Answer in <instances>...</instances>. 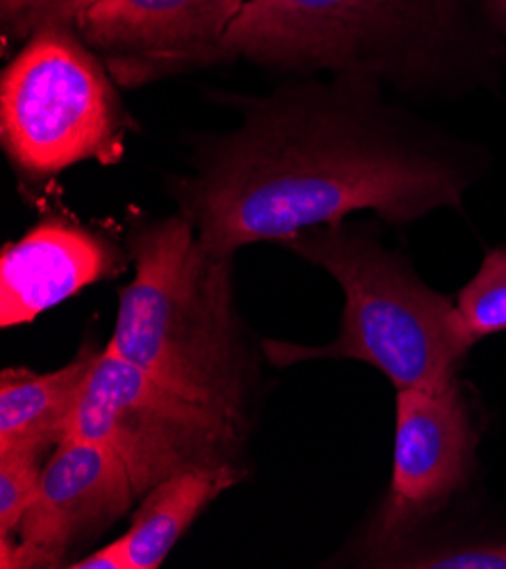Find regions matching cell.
<instances>
[{"label": "cell", "instance_id": "1", "mask_svg": "<svg viewBox=\"0 0 506 569\" xmlns=\"http://www.w3.org/2000/svg\"><path fill=\"white\" fill-rule=\"evenodd\" d=\"M384 91L353 76L289 78L259 96L214 91L239 123L196 134L189 170L168 182V193L220 257L361 211L386 224L464 211L486 152Z\"/></svg>", "mask_w": 506, "mask_h": 569}, {"label": "cell", "instance_id": "2", "mask_svg": "<svg viewBox=\"0 0 506 569\" xmlns=\"http://www.w3.org/2000/svg\"><path fill=\"white\" fill-rule=\"evenodd\" d=\"M353 76L407 98L466 93L504 64L482 0H250L209 67Z\"/></svg>", "mask_w": 506, "mask_h": 569}, {"label": "cell", "instance_id": "3", "mask_svg": "<svg viewBox=\"0 0 506 569\" xmlns=\"http://www.w3.org/2000/svg\"><path fill=\"white\" fill-rule=\"evenodd\" d=\"M135 277L119 291L117 355L250 436L259 363L235 293V257L214 254L180 213L130 222Z\"/></svg>", "mask_w": 506, "mask_h": 569}, {"label": "cell", "instance_id": "4", "mask_svg": "<svg viewBox=\"0 0 506 569\" xmlns=\"http://www.w3.org/2000/svg\"><path fill=\"white\" fill-rule=\"evenodd\" d=\"M339 283L341 327L325 346L264 340V357L289 368L314 359H353L379 370L396 390L453 383L477 346L457 302L429 289L409 259L388 250L370 224L341 220L309 227L279 243Z\"/></svg>", "mask_w": 506, "mask_h": 569}, {"label": "cell", "instance_id": "5", "mask_svg": "<svg viewBox=\"0 0 506 569\" xmlns=\"http://www.w3.org/2000/svg\"><path fill=\"white\" fill-rule=\"evenodd\" d=\"M117 84L76 28L21 43L0 76V143L17 173L43 182L85 161L121 163L130 119Z\"/></svg>", "mask_w": 506, "mask_h": 569}, {"label": "cell", "instance_id": "6", "mask_svg": "<svg viewBox=\"0 0 506 569\" xmlns=\"http://www.w3.org/2000/svg\"><path fill=\"white\" fill-rule=\"evenodd\" d=\"M73 438L107 449L137 497L191 468L244 466L248 436L102 348L69 422Z\"/></svg>", "mask_w": 506, "mask_h": 569}, {"label": "cell", "instance_id": "7", "mask_svg": "<svg viewBox=\"0 0 506 569\" xmlns=\"http://www.w3.org/2000/svg\"><path fill=\"white\" fill-rule=\"evenodd\" d=\"M477 429L464 386L396 390V442L386 497L366 529L364 562L384 567L470 481Z\"/></svg>", "mask_w": 506, "mask_h": 569}, {"label": "cell", "instance_id": "8", "mask_svg": "<svg viewBox=\"0 0 506 569\" xmlns=\"http://www.w3.org/2000/svg\"><path fill=\"white\" fill-rule=\"evenodd\" d=\"M139 501L126 468L93 442L67 436L48 457L37 497L12 540H0V567H71Z\"/></svg>", "mask_w": 506, "mask_h": 569}, {"label": "cell", "instance_id": "9", "mask_svg": "<svg viewBox=\"0 0 506 569\" xmlns=\"http://www.w3.org/2000/svg\"><path fill=\"white\" fill-rule=\"evenodd\" d=\"M250 0H96L78 32L121 87L209 67Z\"/></svg>", "mask_w": 506, "mask_h": 569}, {"label": "cell", "instance_id": "10", "mask_svg": "<svg viewBox=\"0 0 506 569\" xmlns=\"http://www.w3.org/2000/svg\"><path fill=\"white\" fill-rule=\"evenodd\" d=\"M130 257L76 220L46 216L0 254V327L34 322L93 283L117 277Z\"/></svg>", "mask_w": 506, "mask_h": 569}, {"label": "cell", "instance_id": "11", "mask_svg": "<svg viewBox=\"0 0 506 569\" xmlns=\"http://www.w3.org/2000/svg\"><path fill=\"white\" fill-rule=\"evenodd\" d=\"M102 348L87 343L58 370L0 372V451L26 447L52 453L69 433L80 392Z\"/></svg>", "mask_w": 506, "mask_h": 569}, {"label": "cell", "instance_id": "12", "mask_svg": "<svg viewBox=\"0 0 506 569\" xmlns=\"http://www.w3.org/2000/svg\"><path fill=\"white\" fill-rule=\"evenodd\" d=\"M246 477L244 466L191 468L168 477L139 499L123 542L132 569H157L205 510Z\"/></svg>", "mask_w": 506, "mask_h": 569}, {"label": "cell", "instance_id": "13", "mask_svg": "<svg viewBox=\"0 0 506 569\" xmlns=\"http://www.w3.org/2000/svg\"><path fill=\"white\" fill-rule=\"evenodd\" d=\"M457 307L475 343L506 331V241L484 254L479 270L459 291Z\"/></svg>", "mask_w": 506, "mask_h": 569}, {"label": "cell", "instance_id": "14", "mask_svg": "<svg viewBox=\"0 0 506 569\" xmlns=\"http://www.w3.org/2000/svg\"><path fill=\"white\" fill-rule=\"evenodd\" d=\"M48 457L46 451L26 447L0 451V540L19 536Z\"/></svg>", "mask_w": 506, "mask_h": 569}, {"label": "cell", "instance_id": "15", "mask_svg": "<svg viewBox=\"0 0 506 569\" xmlns=\"http://www.w3.org/2000/svg\"><path fill=\"white\" fill-rule=\"evenodd\" d=\"M384 567L506 569V533L445 545L416 542L398 556H393Z\"/></svg>", "mask_w": 506, "mask_h": 569}, {"label": "cell", "instance_id": "16", "mask_svg": "<svg viewBox=\"0 0 506 569\" xmlns=\"http://www.w3.org/2000/svg\"><path fill=\"white\" fill-rule=\"evenodd\" d=\"M96 0H0V28L8 43H26L50 28H78Z\"/></svg>", "mask_w": 506, "mask_h": 569}, {"label": "cell", "instance_id": "17", "mask_svg": "<svg viewBox=\"0 0 506 569\" xmlns=\"http://www.w3.org/2000/svg\"><path fill=\"white\" fill-rule=\"evenodd\" d=\"M71 569H132L123 538L109 542L71 562Z\"/></svg>", "mask_w": 506, "mask_h": 569}, {"label": "cell", "instance_id": "18", "mask_svg": "<svg viewBox=\"0 0 506 569\" xmlns=\"http://www.w3.org/2000/svg\"><path fill=\"white\" fill-rule=\"evenodd\" d=\"M482 10L506 62V0H482Z\"/></svg>", "mask_w": 506, "mask_h": 569}]
</instances>
